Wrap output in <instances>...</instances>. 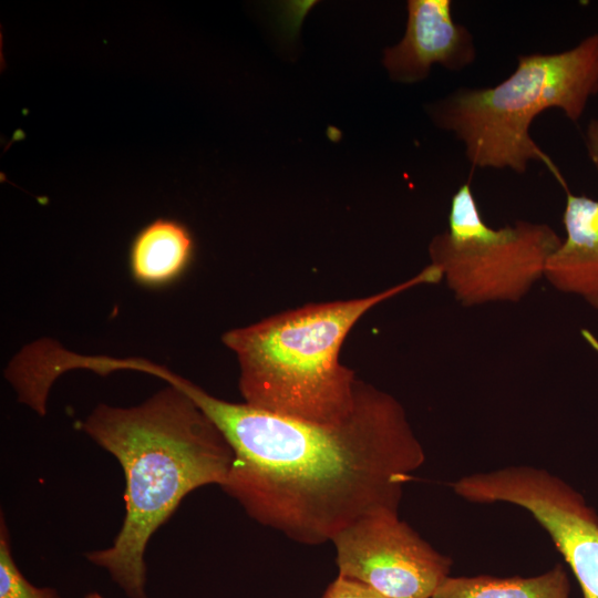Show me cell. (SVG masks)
<instances>
[{"instance_id": "6da1fadb", "label": "cell", "mask_w": 598, "mask_h": 598, "mask_svg": "<svg viewBox=\"0 0 598 598\" xmlns=\"http://www.w3.org/2000/svg\"><path fill=\"white\" fill-rule=\"evenodd\" d=\"M234 451L220 486L256 522L306 545L332 542L357 520L398 513L404 485L425 461L400 402L360 381L351 413L319 423L233 403L159 365Z\"/></svg>"}, {"instance_id": "7a4b0ae2", "label": "cell", "mask_w": 598, "mask_h": 598, "mask_svg": "<svg viewBox=\"0 0 598 598\" xmlns=\"http://www.w3.org/2000/svg\"><path fill=\"white\" fill-rule=\"evenodd\" d=\"M81 427L117 460L125 476L122 527L110 547L85 557L128 598H148L145 553L151 537L187 494L225 483L234 451L206 413L168 383L135 406L99 404Z\"/></svg>"}, {"instance_id": "3957f363", "label": "cell", "mask_w": 598, "mask_h": 598, "mask_svg": "<svg viewBox=\"0 0 598 598\" xmlns=\"http://www.w3.org/2000/svg\"><path fill=\"white\" fill-rule=\"evenodd\" d=\"M441 280L440 267L430 262L413 277L380 292L306 305L225 332L223 343L239 364L245 403L312 422L343 420L354 408L360 383L339 360L351 329L377 305Z\"/></svg>"}, {"instance_id": "277c9868", "label": "cell", "mask_w": 598, "mask_h": 598, "mask_svg": "<svg viewBox=\"0 0 598 598\" xmlns=\"http://www.w3.org/2000/svg\"><path fill=\"white\" fill-rule=\"evenodd\" d=\"M598 93V34L550 54L519 55L501 83L460 89L429 106L432 121L454 133L476 168H509L523 174L530 161L544 162L564 185L548 155L532 138L537 115L559 109L573 122Z\"/></svg>"}, {"instance_id": "5b68a950", "label": "cell", "mask_w": 598, "mask_h": 598, "mask_svg": "<svg viewBox=\"0 0 598 598\" xmlns=\"http://www.w3.org/2000/svg\"><path fill=\"white\" fill-rule=\"evenodd\" d=\"M563 238L547 224L517 220L488 226L470 183L451 199L448 228L429 246L431 264L464 307L518 302L544 278Z\"/></svg>"}, {"instance_id": "8992f818", "label": "cell", "mask_w": 598, "mask_h": 598, "mask_svg": "<svg viewBox=\"0 0 598 598\" xmlns=\"http://www.w3.org/2000/svg\"><path fill=\"white\" fill-rule=\"evenodd\" d=\"M471 502H506L528 511L568 563L584 598H598V517L580 494L543 468L505 467L452 484Z\"/></svg>"}, {"instance_id": "52a82bcc", "label": "cell", "mask_w": 598, "mask_h": 598, "mask_svg": "<svg viewBox=\"0 0 598 598\" xmlns=\"http://www.w3.org/2000/svg\"><path fill=\"white\" fill-rule=\"evenodd\" d=\"M339 575L388 598H432L450 576L452 560L422 539L399 513L365 516L332 540Z\"/></svg>"}, {"instance_id": "ba28073f", "label": "cell", "mask_w": 598, "mask_h": 598, "mask_svg": "<svg viewBox=\"0 0 598 598\" xmlns=\"http://www.w3.org/2000/svg\"><path fill=\"white\" fill-rule=\"evenodd\" d=\"M451 0H409L404 37L384 50L383 64L402 83L425 79L433 64L460 71L476 59L470 30L453 19Z\"/></svg>"}, {"instance_id": "9c48e42d", "label": "cell", "mask_w": 598, "mask_h": 598, "mask_svg": "<svg viewBox=\"0 0 598 598\" xmlns=\"http://www.w3.org/2000/svg\"><path fill=\"white\" fill-rule=\"evenodd\" d=\"M563 225L565 239L548 259L544 278L598 310V199L567 190Z\"/></svg>"}, {"instance_id": "30bf717a", "label": "cell", "mask_w": 598, "mask_h": 598, "mask_svg": "<svg viewBox=\"0 0 598 598\" xmlns=\"http://www.w3.org/2000/svg\"><path fill=\"white\" fill-rule=\"evenodd\" d=\"M195 256L189 228L175 218L159 217L143 226L128 249L132 279L147 289H163L177 282Z\"/></svg>"}, {"instance_id": "8fae6325", "label": "cell", "mask_w": 598, "mask_h": 598, "mask_svg": "<svg viewBox=\"0 0 598 598\" xmlns=\"http://www.w3.org/2000/svg\"><path fill=\"white\" fill-rule=\"evenodd\" d=\"M570 585L559 564L534 577L448 576L432 598H569Z\"/></svg>"}, {"instance_id": "7c38bea8", "label": "cell", "mask_w": 598, "mask_h": 598, "mask_svg": "<svg viewBox=\"0 0 598 598\" xmlns=\"http://www.w3.org/2000/svg\"><path fill=\"white\" fill-rule=\"evenodd\" d=\"M0 598H62L56 589L37 587L20 571L3 513L0 518Z\"/></svg>"}, {"instance_id": "4fadbf2b", "label": "cell", "mask_w": 598, "mask_h": 598, "mask_svg": "<svg viewBox=\"0 0 598 598\" xmlns=\"http://www.w3.org/2000/svg\"><path fill=\"white\" fill-rule=\"evenodd\" d=\"M322 598H388L371 586L339 575L327 588Z\"/></svg>"}, {"instance_id": "5bb4252c", "label": "cell", "mask_w": 598, "mask_h": 598, "mask_svg": "<svg viewBox=\"0 0 598 598\" xmlns=\"http://www.w3.org/2000/svg\"><path fill=\"white\" fill-rule=\"evenodd\" d=\"M586 146L591 162L598 168V120H591L587 126Z\"/></svg>"}, {"instance_id": "9a60e30c", "label": "cell", "mask_w": 598, "mask_h": 598, "mask_svg": "<svg viewBox=\"0 0 598 598\" xmlns=\"http://www.w3.org/2000/svg\"><path fill=\"white\" fill-rule=\"evenodd\" d=\"M84 598H104V597L96 591H92L85 595Z\"/></svg>"}]
</instances>
